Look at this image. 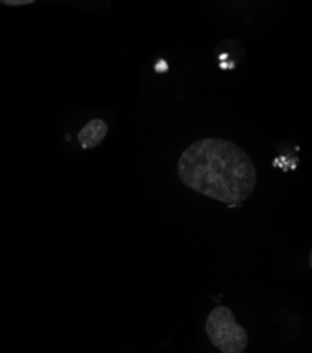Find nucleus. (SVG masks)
<instances>
[{
    "label": "nucleus",
    "mask_w": 312,
    "mask_h": 353,
    "mask_svg": "<svg viewBox=\"0 0 312 353\" xmlns=\"http://www.w3.org/2000/svg\"><path fill=\"white\" fill-rule=\"evenodd\" d=\"M180 182L208 199L238 205L247 201L258 183L251 157L222 138H202L189 145L178 162Z\"/></svg>",
    "instance_id": "f257e3e1"
},
{
    "label": "nucleus",
    "mask_w": 312,
    "mask_h": 353,
    "mask_svg": "<svg viewBox=\"0 0 312 353\" xmlns=\"http://www.w3.org/2000/svg\"><path fill=\"white\" fill-rule=\"evenodd\" d=\"M205 334L222 353H242L248 347V334L240 327L231 308L220 305L207 316Z\"/></svg>",
    "instance_id": "f03ea898"
},
{
    "label": "nucleus",
    "mask_w": 312,
    "mask_h": 353,
    "mask_svg": "<svg viewBox=\"0 0 312 353\" xmlns=\"http://www.w3.org/2000/svg\"><path fill=\"white\" fill-rule=\"evenodd\" d=\"M107 131H109L107 124L100 119H96V120L89 121L79 131L78 141H79V144L82 145V148H85V150L94 148V147L100 145V143H103L104 137L107 135Z\"/></svg>",
    "instance_id": "7ed1b4c3"
},
{
    "label": "nucleus",
    "mask_w": 312,
    "mask_h": 353,
    "mask_svg": "<svg viewBox=\"0 0 312 353\" xmlns=\"http://www.w3.org/2000/svg\"><path fill=\"white\" fill-rule=\"evenodd\" d=\"M0 2L8 6H24V5L34 3L36 0H0Z\"/></svg>",
    "instance_id": "20e7f679"
},
{
    "label": "nucleus",
    "mask_w": 312,
    "mask_h": 353,
    "mask_svg": "<svg viewBox=\"0 0 312 353\" xmlns=\"http://www.w3.org/2000/svg\"><path fill=\"white\" fill-rule=\"evenodd\" d=\"M309 266H311V269H312V252H311V255H309Z\"/></svg>",
    "instance_id": "39448f33"
}]
</instances>
